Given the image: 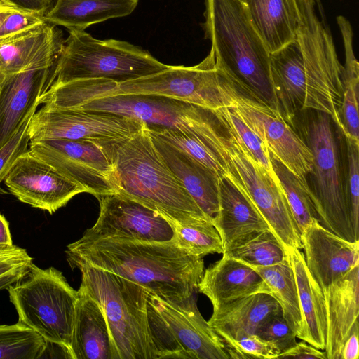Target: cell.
<instances>
[{
    "mask_svg": "<svg viewBox=\"0 0 359 359\" xmlns=\"http://www.w3.org/2000/svg\"><path fill=\"white\" fill-rule=\"evenodd\" d=\"M69 34L52 84L88 79H105L120 83L157 73L169 66L128 41L97 39L85 31L69 30Z\"/></svg>",
    "mask_w": 359,
    "mask_h": 359,
    "instance_id": "ba28073f",
    "label": "cell"
},
{
    "mask_svg": "<svg viewBox=\"0 0 359 359\" xmlns=\"http://www.w3.org/2000/svg\"><path fill=\"white\" fill-rule=\"evenodd\" d=\"M15 9L44 17L54 0H1Z\"/></svg>",
    "mask_w": 359,
    "mask_h": 359,
    "instance_id": "bcb514c9",
    "label": "cell"
},
{
    "mask_svg": "<svg viewBox=\"0 0 359 359\" xmlns=\"http://www.w3.org/2000/svg\"><path fill=\"white\" fill-rule=\"evenodd\" d=\"M245 86L219 67L210 50L199 64L168 66L157 73L117 83L105 79H79L60 86L59 102L69 109L91 98L117 94H147L182 100L216 110L232 107Z\"/></svg>",
    "mask_w": 359,
    "mask_h": 359,
    "instance_id": "7a4b0ae2",
    "label": "cell"
},
{
    "mask_svg": "<svg viewBox=\"0 0 359 359\" xmlns=\"http://www.w3.org/2000/svg\"><path fill=\"white\" fill-rule=\"evenodd\" d=\"M45 22L43 16L14 9L4 18L0 27V39Z\"/></svg>",
    "mask_w": 359,
    "mask_h": 359,
    "instance_id": "7bdbcfd3",
    "label": "cell"
},
{
    "mask_svg": "<svg viewBox=\"0 0 359 359\" xmlns=\"http://www.w3.org/2000/svg\"><path fill=\"white\" fill-rule=\"evenodd\" d=\"M223 340L230 358L233 359H275L281 353L275 345L256 334L245 335L236 339Z\"/></svg>",
    "mask_w": 359,
    "mask_h": 359,
    "instance_id": "74e56055",
    "label": "cell"
},
{
    "mask_svg": "<svg viewBox=\"0 0 359 359\" xmlns=\"http://www.w3.org/2000/svg\"><path fill=\"white\" fill-rule=\"evenodd\" d=\"M147 313L156 359L231 358L223 339L198 311L195 295L171 303L148 292Z\"/></svg>",
    "mask_w": 359,
    "mask_h": 359,
    "instance_id": "30bf717a",
    "label": "cell"
},
{
    "mask_svg": "<svg viewBox=\"0 0 359 359\" xmlns=\"http://www.w3.org/2000/svg\"><path fill=\"white\" fill-rule=\"evenodd\" d=\"M5 76L0 73V81L4 79Z\"/></svg>",
    "mask_w": 359,
    "mask_h": 359,
    "instance_id": "f5cc1de1",
    "label": "cell"
},
{
    "mask_svg": "<svg viewBox=\"0 0 359 359\" xmlns=\"http://www.w3.org/2000/svg\"><path fill=\"white\" fill-rule=\"evenodd\" d=\"M72 344V359H120L101 305L79 289Z\"/></svg>",
    "mask_w": 359,
    "mask_h": 359,
    "instance_id": "7402d4cb",
    "label": "cell"
},
{
    "mask_svg": "<svg viewBox=\"0 0 359 359\" xmlns=\"http://www.w3.org/2000/svg\"><path fill=\"white\" fill-rule=\"evenodd\" d=\"M359 324L356 320L346 339L341 352L340 359H358L359 356Z\"/></svg>",
    "mask_w": 359,
    "mask_h": 359,
    "instance_id": "7dc6e473",
    "label": "cell"
},
{
    "mask_svg": "<svg viewBox=\"0 0 359 359\" xmlns=\"http://www.w3.org/2000/svg\"><path fill=\"white\" fill-rule=\"evenodd\" d=\"M300 20L294 39L306 83L304 109L328 114L341 128L340 109L345 87L330 30L318 18L314 0H298Z\"/></svg>",
    "mask_w": 359,
    "mask_h": 359,
    "instance_id": "9c48e42d",
    "label": "cell"
},
{
    "mask_svg": "<svg viewBox=\"0 0 359 359\" xmlns=\"http://www.w3.org/2000/svg\"><path fill=\"white\" fill-rule=\"evenodd\" d=\"M326 309L327 359H340L343 345L359 315V264L323 290Z\"/></svg>",
    "mask_w": 359,
    "mask_h": 359,
    "instance_id": "44dd1931",
    "label": "cell"
},
{
    "mask_svg": "<svg viewBox=\"0 0 359 359\" xmlns=\"http://www.w3.org/2000/svg\"><path fill=\"white\" fill-rule=\"evenodd\" d=\"M337 22L342 36L345 53V84L359 85V65L353 48V32L349 20L342 15L337 17Z\"/></svg>",
    "mask_w": 359,
    "mask_h": 359,
    "instance_id": "b9f144b4",
    "label": "cell"
},
{
    "mask_svg": "<svg viewBox=\"0 0 359 359\" xmlns=\"http://www.w3.org/2000/svg\"><path fill=\"white\" fill-rule=\"evenodd\" d=\"M29 151L95 196L118 190L106 142L48 139L31 141Z\"/></svg>",
    "mask_w": 359,
    "mask_h": 359,
    "instance_id": "4fadbf2b",
    "label": "cell"
},
{
    "mask_svg": "<svg viewBox=\"0 0 359 359\" xmlns=\"http://www.w3.org/2000/svg\"><path fill=\"white\" fill-rule=\"evenodd\" d=\"M347 150V182L345 185L346 200L351 227L359 236V142L346 137Z\"/></svg>",
    "mask_w": 359,
    "mask_h": 359,
    "instance_id": "8d00e7d4",
    "label": "cell"
},
{
    "mask_svg": "<svg viewBox=\"0 0 359 359\" xmlns=\"http://www.w3.org/2000/svg\"><path fill=\"white\" fill-rule=\"evenodd\" d=\"M13 245L9 224L4 216L0 213V249L8 248Z\"/></svg>",
    "mask_w": 359,
    "mask_h": 359,
    "instance_id": "c3c4849f",
    "label": "cell"
},
{
    "mask_svg": "<svg viewBox=\"0 0 359 359\" xmlns=\"http://www.w3.org/2000/svg\"><path fill=\"white\" fill-rule=\"evenodd\" d=\"M17 271L0 277V290L7 289L11 285L18 282L28 271Z\"/></svg>",
    "mask_w": 359,
    "mask_h": 359,
    "instance_id": "681fc988",
    "label": "cell"
},
{
    "mask_svg": "<svg viewBox=\"0 0 359 359\" xmlns=\"http://www.w3.org/2000/svg\"><path fill=\"white\" fill-rule=\"evenodd\" d=\"M32 262L33 258L24 248L13 245L0 249V277L27 270Z\"/></svg>",
    "mask_w": 359,
    "mask_h": 359,
    "instance_id": "ee69618b",
    "label": "cell"
},
{
    "mask_svg": "<svg viewBox=\"0 0 359 359\" xmlns=\"http://www.w3.org/2000/svg\"><path fill=\"white\" fill-rule=\"evenodd\" d=\"M97 198L100 205L99 217L81 241H175L172 225L158 212L119 192Z\"/></svg>",
    "mask_w": 359,
    "mask_h": 359,
    "instance_id": "2e32d148",
    "label": "cell"
},
{
    "mask_svg": "<svg viewBox=\"0 0 359 359\" xmlns=\"http://www.w3.org/2000/svg\"><path fill=\"white\" fill-rule=\"evenodd\" d=\"M270 156L273 169L301 233L311 222H319L315 196L306 180L294 175L271 153Z\"/></svg>",
    "mask_w": 359,
    "mask_h": 359,
    "instance_id": "4dcf8cb0",
    "label": "cell"
},
{
    "mask_svg": "<svg viewBox=\"0 0 359 359\" xmlns=\"http://www.w3.org/2000/svg\"><path fill=\"white\" fill-rule=\"evenodd\" d=\"M295 278L302 326L297 337L325 350L327 337L325 302L322 288L309 271L297 248L285 250Z\"/></svg>",
    "mask_w": 359,
    "mask_h": 359,
    "instance_id": "d4e9b609",
    "label": "cell"
},
{
    "mask_svg": "<svg viewBox=\"0 0 359 359\" xmlns=\"http://www.w3.org/2000/svg\"><path fill=\"white\" fill-rule=\"evenodd\" d=\"M255 334L275 345L284 352L296 343V334L292 330L283 313L273 315L266 318L257 329Z\"/></svg>",
    "mask_w": 359,
    "mask_h": 359,
    "instance_id": "f35d334b",
    "label": "cell"
},
{
    "mask_svg": "<svg viewBox=\"0 0 359 359\" xmlns=\"http://www.w3.org/2000/svg\"><path fill=\"white\" fill-rule=\"evenodd\" d=\"M70 109L110 112L144 123L192 134L203 142L213 110L166 96L117 94L81 101Z\"/></svg>",
    "mask_w": 359,
    "mask_h": 359,
    "instance_id": "7c38bea8",
    "label": "cell"
},
{
    "mask_svg": "<svg viewBox=\"0 0 359 359\" xmlns=\"http://www.w3.org/2000/svg\"><path fill=\"white\" fill-rule=\"evenodd\" d=\"M14 9L15 8L0 0V27L6 15Z\"/></svg>",
    "mask_w": 359,
    "mask_h": 359,
    "instance_id": "f907efd6",
    "label": "cell"
},
{
    "mask_svg": "<svg viewBox=\"0 0 359 359\" xmlns=\"http://www.w3.org/2000/svg\"><path fill=\"white\" fill-rule=\"evenodd\" d=\"M294 358L301 359H327L326 353L305 341L297 342L291 348L282 352L278 358Z\"/></svg>",
    "mask_w": 359,
    "mask_h": 359,
    "instance_id": "f6af8a7d",
    "label": "cell"
},
{
    "mask_svg": "<svg viewBox=\"0 0 359 359\" xmlns=\"http://www.w3.org/2000/svg\"><path fill=\"white\" fill-rule=\"evenodd\" d=\"M19 323L41 336L48 344L60 347L71 357V344L79 297L62 273L33 262L27 273L7 287Z\"/></svg>",
    "mask_w": 359,
    "mask_h": 359,
    "instance_id": "52a82bcc",
    "label": "cell"
},
{
    "mask_svg": "<svg viewBox=\"0 0 359 359\" xmlns=\"http://www.w3.org/2000/svg\"><path fill=\"white\" fill-rule=\"evenodd\" d=\"M203 29L217 65L254 96L277 107L269 71V53L240 0H205Z\"/></svg>",
    "mask_w": 359,
    "mask_h": 359,
    "instance_id": "277c9868",
    "label": "cell"
},
{
    "mask_svg": "<svg viewBox=\"0 0 359 359\" xmlns=\"http://www.w3.org/2000/svg\"><path fill=\"white\" fill-rule=\"evenodd\" d=\"M300 234L306 265L322 290L359 264V240L347 241L318 220L311 222Z\"/></svg>",
    "mask_w": 359,
    "mask_h": 359,
    "instance_id": "d6986e66",
    "label": "cell"
},
{
    "mask_svg": "<svg viewBox=\"0 0 359 359\" xmlns=\"http://www.w3.org/2000/svg\"><path fill=\"white\" fill-rule=\"evenodd\" d=\"M222 255L248 266H269L283 262L287 254L271 229L259 231Z\"/></svg>",
    "mask_w": 359,
    "mask_h": 359,
    "instance_id": "1f68e13d",
    "label": "cell"
},
{
    "mask_svg": "<svg viewBox=\"0 0 359 359\" xmlns=\"http://www.w3.org/2000/svg\"><path fill=\"white\" fill-rule=\"evenodd\" d=\"M9 192L30 206L55 212L85 189L29 150L20 156L3 181Z\"/></svg>",
    "mask_w": 359,
    "mask_h": 359,
    "instance_id": "e0dca14e",
    "label": "cell"
},
{
    "mask_svg": "<svg viewBox=\"0 0 359 359\" xmlns=\"http://www.w3.org/2000/svg\"><path fill=\"white\" fill-rule=\"evenodd\" d=\"M65 40L56 26L43 22L0 39V73L4 76L57 63Z\"/></svg>",
    "mask_w": 359,
    "mask_h": 359,
    "instance_id": "ffe728a7",
    "label": "cell"
},
{
    "mask_svg": "<svg viewBox=\"0 0 359 359\" xmlns=\"http://www.w3.org/2000/svg\"><path fill=\"white\" fill-rule=\"evenodd\" d=\"M240 1H241L243 3V1H244V0H240Z\"/></svg>",
    "mask_w": 359,
    "mask_h": 359,
    "instance_id": "db71d44e",
    "label": "cell"
},
{
    "mask_svg": "<svg viewBox=\"0 0 359 359\" xmlns=\"http://www.w3.org/2000/svg\"><path fill=\"white\" fill-rule=\"evenodd\" d=\"M314 1H315V4L317 6L319 11H323V8H322V5H321V3H320V0H314Z\"/></svg>",
    "mask_w": 359,
    "mask_h": 359,
    "instance_id": "816d5d0a",
    "label": "cell"
},
{
    "mask_svg": "<svg viewBox=\"0 0 359 359\" xmlns=\"http://www.w3.org/2000/svg\"><path fill=\"white\" fill-rule=\"evenodd\" d=\"M212 222L222 239L223 253L254 234L270 229L254 205L226 178L219 180V210Z\"/></svg>",
    "mask_w": 359,
    "mask_h": 359,
    "instance_id": "cb8c5ba5",
    "label": "cell"
},
{
    "mask_svg": "<svg viewBox=\"0 0 359 359\" xmlns=\"http://www.w3.org/2000/svg\"><path fill=\"white\" fill-rule=\"evenodd\" d=\"M358 87L359 85L351 83L345 84L340 109V130L346 137L357 142H359Z\"/></svg>",
    "mask_w": 359,
    "mask_h": 359,
    "instance_id": "60d3db41",
    "label": "cell"
},
{
    "mask_svg": "<svg viewBox=\"0 0 359 359\" xmlns=\"http://www.w3.org/2000/svg\"><path fill=\"white\" fill-rule=\"evenodd\" d=\"M57 63L7 75L0 81V148L36 112L41 95L54 81Z\"/></svg>",
    "mask_w": 359,
    "mask_h": 359,
    "instance_id": "ac0fdd59",
    "label": "cell"
},
{
    "mask_svg": "<svg viewBox=\"0 0 359 359\" xmlns=\"http://www.w3.org/2000/svg\"><path fill=\"white\" fill-rule=\"evenodd\" d=\"M48 346L41 336L19 322L0 325V359L41 358Z\"/></svg>",
    "mask_w": 359,
    "mask_h": 359,
    "instance_id": "d6a6232c",
    "label": "cell"
},
{
    "mask_svg": "<svg viewBox=\"0 0 359 359\" xmlns=\"http://www.w3.org/2000/svg\"><path fill=\"white\" fill-rule=\"evenodd\" d=\"M243 4L269 54L295 39L300 20L298 0H244Z\"/></svg>",
    "mask_w": 359,
    "mask_h": 359,
    "instance_id": "4316f807",
    "label": "cell"
},
{
    "mask_svg": "<svg viewBox=\"0 0 359 359\" xmlns=\"http://www.w3.org/2000/svg\"><path fill=\"white\" fill-rule=\"evenodd\" d=\"M262 278L251 267L225 255L204 270L198 290L211 302L213 309L257 293Z\"/></svg>",
    "mask_w": 359,
    "mask_h": 359,
    "instance_id": "83f0119b",
    "label": "cell"
},
{
    "mask_svg": "<svg viewBox=\"0 0 359 359\" xmlns=\"http://www.w3.org/2000/svg\"><path fill=\"white\" fill-rule=\"evenodd\" d=\"M33 114L25 120L16 133L0 148V184L18 158L29 150V126Z\"/></svg>",
    "mask_w": 359,
    "mask_h": 359,
    "instance_id": "ab89813d",
    "label": "cell"
},
{
    "mask_svg": "<svg viewBox=\"0 0 359 359\" xmlns=\"http://www.w3.org/2000/svg\"><path fill=\"white\" fill-rule=\"evenodd\" d=\"M175 230V241L191 255L203 257L212 253L222 254L220 236L210 219L192 224H171Z\"/></svg>",
    "mask_w": 359,
    "mask_h": 359,
    "instance_id": "e575fe53",
    "label": "cell"
},
{
    "mask_svg": "<svg viewBox=\"0 0 359 359\" xmlns=\"http://www.w3.org/2000/svg\"><path fill=\"white\" fill-rule=\"evenodd\" d=\"M67 259L105 270L133 281L160 299L180 303L198 290L204 273L203 257L175 241L81 239L67 245Z\"/></svg>",
    "mask_w": 359,
    "mask_h": 359,
    "instance_id": "6da1fadb",
    "label": "cell"
},
{
    "mask_svg": "<svg viewBox=\"0 0 359 359\" xmlns=\"http://www.w3.org/2000/svg\"><path fill=\"white\" fill-rule=\"evenodd\" d=\"M214 111L219 119L233 132L254 158L266 170L275 182L281 188L280 182L272 167L270 152L266 145L231 107Z\"/></svg>",
    "mask_w": 359,
    "mask_h": 359,
    "instance_id": "d590c367",
    "label": "cell"
},
{
    "mask_svg": "<svg viewBox=\"0 0 359 359\" xmlns=\"http://www.w3.org/2000/svg\"><path fill=\"white\" fill-rule=\"evenodd\" d=\"M261 277L257 293H265L279 304L283 316L297 335L300 332L302 319L294 275L287 257L282 262L269 266H250Z\"/></svg>",
    "mask_w": 359,
    "mask_h": 359,
    "instance_id": "f546056e",
    "label": "cell"
},
{
    "mask_svg": "<svg viewBox=\"0 0 359 359\" xmlns=\"http://www.w3.org/2000/svg\"><path fill=\"white\" fill-rule=\"evenodd\" d=\"M147 128L150 133L183 151L210 169L219 179L226 178L231 181V177L217 154L196 136L166 127L147 126Z\"/></svg>",
    "mask_w": 359,
    "mask_h": 359,
    "instance_id": "836d02e7",
    "label": "cell"
},
{
    "mask_svg": "<svg viewBox=\"0 0 359 359\" xmlns=\"http://www.w3.org/2000/svg\"><path fill=\"white\" fill-rule=\"evenodd\" d=\"M252 132L291 172L302 180L313 172V155L306 142L281 112L248 90L241 91L231 107Z\"/></svg>",
    "mask_w": 359,
    "mask_h": 359,
    "instance_id": "9a60e30c",
    "label": "cell"
},
{
    "mask_svg": "<svg viewBox=\"0 0 359 359\" xmlns=\"http://www.w3.org/2000/svg\"><path fill=\"white\" fill-rule=\"evenodd\" d=\"M331 120L328 114L319 112L304 128L306 144L313 155L312 174L316 184L312 191L319 223L336 235L355 241L359 239L349 219L346 187Z\"/></svg>",
    "mask_w": 359,
    "mask_h": 359,
    "instance_id": "8fae6325",
    "label": "cell"
},
{
    "mask_svg": "<svg viewBox=\"0 0 359 359\" xmlns=\"http://www.w3.org/2000/svg\"><path fill=\"white\" fill-rule=\"evenodd\" d=\"M148 132L165 163L202 211L212 220L219 210L221 179L183 151Z\"/></svg>",
    "mask_w": 359,
    "mask_h": 359,
    "instance_id": "603a6c76",
    "label": "cell"
},
{
    "mask_svg": "<svg viewBox=\"0 0 359 359\" xmlns=\"http://www.w3.org/2000/svg\"><path fill=\"white\" fill-rule=\"evenodd\" d=\"M205 143L227 169L231 182L254 205L285 250L302 249L300 232L282 189L217 116Z\"/></svg>",
    "mask_w": 359,
    "mask_h": 359,
    "instance_id": "5b68a950",
    "label": "cell"
},
{
    "mask_svg": "<svg viewBox=\"0 0 359 359\" xmlns=\"http://www.w3.org/2000/svg\"><path fill=\"white\" fill-rule=\"evenodd\" d=\"M282 313L278 302L265 293H254L215 309L208 321L223 339H238L255 334L269 317Z\"/></svg>",
    "mask_w": 359,
    "mask_h": 359,
    "instance_id": "484cf974",
    "label": "cell"
},
{
    "mask_svg": "<svg viewBox=\"0 0 359 359\" xmlns=\"http://www.w3.org/2000/svg\"><path fill=\"white\" fill-rule=\"evenodd\" d=\"M138 0H54L46 22L69 30L84 31L91 25L133 13Z\"/></svg>",
    "mask_w": 359,
    "mask_h": 359,
    "instance_id": "f1b7e54d",
    "label": "cell"
},
{
    "mask_svg": "<svg viewBox=\"0 0 359 359\" xmlns=\"http://www.w3.org/2000/svg\"><path fill=\"white\" fill-rule=\"evenodd\" d=\"M145 123L118 114L46 104L29 123L30 142L48 139L108 142L126 139L142 130Z\"/></svg>",
    "mask_w": 359,
    "mask_h": 359,
    "instance_id": "5bb4252c",
    "label": "cell"
},
{
    "mask_svg": "<svg viewBox=\"0 0 359 359\" xmlns=\"http://www.w3.org/2000/svg\"><path fill=\"white\" fill-rule=\"evenodd\" d=\"M79 289L102 307L120 359H156L149 328L148 292L109 271L78 263Z\"/></svg>",
    "mask_w": 359,
    "mask_h": 359,
    "instance_id": "8992f818",
    "label": "cell"
},
{
    "mask_svg": "<svg viewBox=\"0 0 359 359\" xmlns=\"http://www.w3.org/2000/svg\"><path fill=\"white\" fill-rule=\"evenodd\" d=\"M106 145L115 168L118 192L158 212L170 224L211 220L165 163L146 124L132 137L108 141Z\"/></svg>",
    "mask_w": 359,
    "mask_h": 359,
    "instance_id": "3957f363",
    "label": "cell"
}]
</instances>
